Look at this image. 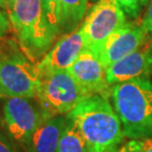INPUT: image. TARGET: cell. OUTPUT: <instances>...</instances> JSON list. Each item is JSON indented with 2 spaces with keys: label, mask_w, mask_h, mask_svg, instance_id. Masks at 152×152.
<instances>
[{
  "label": "cell",
  "mask_w": 152,
  "mask_h": 152,
  "mask_svg": "<svg viewBox=\"0 0 152 152\" xmlns=\"http://www.w3.org/2000/svg\"><path fill=\"white\" fill-rule=\"evenodd\" d=\"M66 115L78 126L89 152H117L121 147L123 126L108 96L87 97Z\"/></svg>",
  "instance_id": "1"
},
{
  "label": "cell",
  "mask_w": 152,
  "mask_h": 152,
  "mask_svg": "<svg viewBox=\"0 0 152 152\" xmlns=\"http://www.w3.org/2000/svg\"><path fill=\"white\" fill-rule=\"evenodd\" d=\"M111 95L124 136L152 138V83L148 78L113 85Z\"/></svg>",
  "instance_id": "2"
},
{
  "label": "cell",
  "mask_w": 152,
  "mask_h": 152,
  "mask_svg": "<svg viewBox=\"0 0 152 152\" xmlns=\"http://www.w3.org/2000/svg\"><path fill=\"white\" fill-rule=\"evenodd\" d=\"M8 17L21 51L38 63L57 37L47 19L42 0H15Z\"/></svg>",
  "instance_id": "3"
},
{
  "label": "cell",
  "mask_w": 152,
  "mask_h": 152,
  "mask_svg": "<svg viewBox=\"0 0 152 152\" xmlns=\"http://www.w3.org/2000/svg\"><path fill=\"white\" fill-rule=\"evenodd\" d=\"M87 95L67 70L41 75L36 93L44 120L67 115Z\"/></svg>",
  "instance_id": "4"
},
{
  "label": "cell",
  "mask_w": 152,
  "mask_h": 152,
  "mask_svg": "<svg viewBox=\"0 0 152 152\" xmlns=\"http://www.w3.org/2000/svg\"><path fill=\"white\" fill-rule=\"evenodd\" d=\"M41 73L37 63L19 51L0 56V91L8 98H34Z\"/></svg>",
  "instance_id": "5"
},
{
  "label": "cell",
  "mask_w": 152,
  "mask_h": 152,
  "mask_svg": "<svg viewBox=\"0 0 152 152\" xmlns=\"http://www.w3.org/2000/svg\"><path fill=\"white\" fill-rule=\"evenodd\" d=\"M126 23V14L115 0H98L81 26L85 48L97 54L108 39Z\"/></svg>",
  "instance_id": "6"
},
{
  "label": "cell",
  "mask_w": 152,
  "mask_h": 152,
  "mask_svg": "<svg viewBox=\"0 0 152 152\" xmlns=\"http://www.w3.org/2000/svg\"><path fill=\"white\" fill-rule=\"evenodd\" d=\"M3 118L11 139L27 146L44 121L39 106L26 98H8L3 105Z\"/></svg>",
  "instance_id": "7"
},
{
  "label": "cell",
  "mask_w": 152,
  "mask_h": 152,
  "mask_svg": "<svg viewBox=\"0 0 152 152\" xmlns=\"http://www.w3.org/2000/svg\"><path fill=\"white\" fill-rule=\"evenodd\" d=\"M67 71L88 97L93 95L109 97L111 86L106 77L107 70L93 51L85 48L67 68Z\"/></svg>",
  "instance_id": "8"
},
{
  "label": "cell",
  "mask_w": 152,
  "mask_h": 152,
  "mask_svg": "<svg viewBox=\"0 0 152 152\" xmlns=\"http://www.w3.org/2000/svg\"><path fill=\"white\" fill-rule=\"evenodd\" d=\"M147 37L141 23L126 22L108 39L97 56L107 70L118 60L137 50L146 42Z\"/></svg>",
  "instance_id": "9"
},
{
  "label": "cell",
  "mask_w": 152,
  "mask_h": 152,
  "mask_svg": "<svg viewBox=\"0 0 152 152\" xmlns=\"http://www.w3.org/2000/svg\"><path fill=\"white\" fill-rule=\"evenodd\" d=\"M85 48V39L81 26L64 34L37 63L41 75L67 70Z\"/></svg>",
  "instance_id": "10"
},
{
  "label": "cell",
  "mask_w": 152,
  "mask_h": 152,
  "mask_svg": "<svg viewBox=\"0 0 152 152\" xmlns=\"http://www.w3.org/2000/svg\"><path fill=\"white\" fill-rule=\"evenodd\" d=\"M152 70V48L146 42L129 56L107 68L106 77L110 86L133 79L148 78Z\"/></svg>",
  "instance_id": "11"
},
{
  "label": "cell",
  "mask_w": 152,
  "mask_h": 152,
  "mask_svg": "<svg viewBox=\"0 0 152 152\" xmlns=\"http://www.w3.org/2000/svg\"><path fill=\"white\" fill-rule=\"evenodd\" d=\"M65 120L66 115H57L42 121L27 145L28 152H57Z\"/></svg>",
  "instance_id": "12"
},
{
  "label": "cell",
  "mask_w": 152,
  "mask_h": 152,
  "mask_svg": "<svg viewBox=\"0 0 152 152\" xmlns=\"http://www.w3.org/2000/svg\"><path fill=\"white\" fill-rule=\"evenodd\" d=\"M88 9V0H58L59 33L65 34L78 28Z\"/></svg>",
  "instance_id": "13"
},
{
  "label": "cell",
  "mask_w": 152,
  "mask_h": 152,
  "mask_svg": "<svg viewBox=\"0 0 152 152\" xmlns=\"http://www.w3.org/2000/svg\"><path fill=\"white\" fill-rule=\"evenodd\" d=\"M57 152H89L87 143L74 121L66 115Z\"/></svg>",
  "instance_id": "14"
},
{
  "label": "cell",
  "mask_w": 152,
  "mask_h": 152,
  "mask_svg": "<svg viewBox=\"0 0 152 152\" xmlns=\"http://www.w3.org/2000/svg\"><path fill=\"white\" fill-rule=\"evenodd\" d=\"M45 14L50 23L51 29L56 35L59 33V13H58V0H42Z\"/></svg>",
  "instance_id": "15"
},
{
  "label": "cell",
  "mask_w": 152,
  "mask_h": 152,
  "mask_svg": "<svg viewBox=\"0 0 152 152\" xmlns=\"http://www.w3.org/2000/svg\"><path fill=\"white\" fill-rule=\"evenodd\" d=\"M117 152H152V138L132 139L121 145Z\"/></svg>",
  "instance_id": "16"
},
{
  "label": "cell",
  "mask_w": 152,
  "mask_h": 152,
  "mask_svg": "<svg viewBox=\"0 0 152 152\" xmlns=\"http://www.w3.org/2000/svg\"><path fill=\"white\" fill-rule=\"evenodd\" d=\"M115 1L126 16L135 18L138 16L144 6L149 2V0H115Z\"/></svg>",
  "instance_id": "17"
},
{
  "label": "cell",
  "mask_w": 152,
  "mask_h": 152,
  "mask_svg": "<svg viewBox=\"0 0 152 152\" xmlns=\"http://www.w3.org/2000/svg\"><path fill=\"white\" fill-rule=\"evenodd\" d=\"M141 24L143 26L144 30L146 31L148 37L152 38V0H150L149 6H148L147 11L144 15V18L142 20Z\"/></svg>",
  "instance_id": "18"
},
{
  "label": "cell",
  "mask_w": 152,
  "mask_h": 152,
  "mask_svg": "<svg viewBox=\"0 0 152 152\" xmlns=\"http://www.w3.org/2000/svg\"><path fill=\"white\" fill-rule=\"evenodd\" d=\"M11 30V23L4 12L0 11V39H3Z\"/></svg>",
  "instance_id": "19"
},
{
  "label": "cell",
  "mask_w": 152,
  "mask_h": 152,
  "mask_svg": "<svg viewBox=\"0 0 152 152\" xmlns=\"http://www.w3.org/2000/svg\"><path fill=\"white\" fill-rule=\"evenodd\" d=\"M0 152H16L7 136L0 132Z\"/></svg>",
  "instance_id": "20"
},
{
  "label": "cell",
  "mask_w": 152,
  "mask_h": 152,
  "mask_svg": "<svg viewBox=\"0 0 152 152\" xmlns=\"http://www.w3.org/2000/svg\"><path fill=\"white\" fill-rule=\"evenodd\" d=\"M14 3L15 0H0V8L9 11L14 5Z\"/></svg>",
  "instance_id": "21"
},
{
  "label": "cell",
  "mask_w": 152,
  "mask_h": 152,
  "mask_svg": "<svg viewBox=\"0 0 152 152\" xmlns=\"http://www.w3.org/2000/svg\"><path fill=\"white\" fill-rule=\"evenodd\" d=\"M2 53H3V47H2L1 42H0V56H2Z\"/></svg>",
  "instance_id": "22"
},
{
  "label": "cell",
  "mask_w": 152,
  "mask_h": 152,
  "mask_svg": "<svg viewBox=\"0 0 152 152\" xmlns=\"http://www.w3.org/2000/svg\"><path fill=\"white\" fill-rule=\"evenodd\" d=\"M2 97L3 96H2V94H1V91H0V98H2Z\"/></svg>",
  "instance_id": "23"
}]
</instances>
